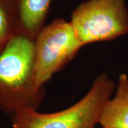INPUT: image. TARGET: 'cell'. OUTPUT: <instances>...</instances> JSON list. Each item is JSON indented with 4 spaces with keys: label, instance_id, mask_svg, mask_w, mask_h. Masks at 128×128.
<instances>
[{
    "label": "cell",
    "instance_id": "obj_4",
    "mask_svg": "<svg viewBox=\"0 0 128 128\" xmlns=\"http://www.w3.org/2000/svg\"><path fill=\"white\" fill-rule=\"evenodd\" d=\"M82 45L72 24L56 19L44 26L35 38V80L44 88L53 76L73 59Z\"/></svg>",
    "mask_w": 128,
    "mask_h": 128
},
{
    "label": "cell",
    "instance_id": "obj_3",
    "mask_svg": "<svg viewBox=\"0 0 128 128\" xmlns=\"http://www.w3.org/2000/svg\"><path fill=\"white\" fill-rule=\"evenodd\" d=\"M70 23L82 46L114 40L128 34L125 0H87L71 15Z\"/></svg>",
    "mask_w": 128,
    "mask_h": 128
},
{
    "label": "cell",
    "instance_id": "obj_7",
    "mask_svg": "<svg viewBox=\"0 0 128 128\" xmlns=\"http://www.w3.org/2000/svg\"><path fill=\"white\" fill-rule=\"evenodd\" d=\"M18 0H0V52L19 32Z\"/></svg>",
    "mask_w": 128,
    "mask_h": 128
},
{
    "label": "cell",
    "instance_id": "obj_5",
    "mask_svg": "<svg viewBox=\"0 0 128 128\" xmlns=\"http://www.w3.org/2000/svg\"><path fill=\"white\" fill-rule=\"evenodd\" d=\"M114 97L101 112L98 124L102 128H128V76L120 74Z\"/></svg>",
    "mask_w": 128,
    "mask_h": 128
},
{
    "label": "cell",
    "instance_id": "obj_1",
    "mask_svg": "<svg viewBox=\"0 0 128 128\" xmlns=\"http://www.w3.org/2000/svg\"><path fill=\"white\" fill-rule=\"evenodd\" d=\"M44 96L35 80V38L18 32L0 52V109L11 117L37 110Z\"/></svg>",
    "mask_w": 128,
    "mask_h": 128
},
{
    "label": "cell",
    "instance_id": "obj_2",
    "mask_svg": "<svg viewBox=\"0 0 128 128\" xmlns=\"http://www.w3.org/2000/svg\"><path fill=\"white\" fill-rule=\"evenodd\" d=\"M115 89L114 82L106 73H102L87 94L73 106L50 114L32 108L21 109L12 116V128H95Z\"/></svg>",
    "mask_w": 128,
    "mask_h": 128
},
{
    "label": "cell",
    "instance_id": "obj_6",
    "mask_svg": "<svg viewBox=\"0 0 128 128\" xmlns=\"http://www.w3.org/2000/svg\"><path fill=\"white\" fill-rule=\"evenodd\" d=\"M52 0H18L19 32L36 38L45 26Z\"/></svg>",
    "mask_w": 128,
    "mask_h": 128
}]
</instances>
